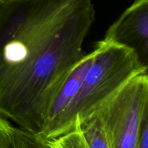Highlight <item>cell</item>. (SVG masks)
Returning a JSON list of instances; mask_svg holds the SVG:
<instances>
[{"label":"cell","mask_w":148,"mask_h":148,"mask_svg":"<svg viewBox=\"0 0 148 148\" xmlns=\"http://www.w3.org/2000/svg\"><path fill=\"white\" fill-rule=\"evenodd\" d=\"M93 0L0 1V116L40 135L51 101L85 54Z\"/></svg>","instance_id":"6da1fadb"},{"label":"cell","mask_w":148,"mask_h":148,"mask_svg":"<svg viewBox=\"0 0 148 148\" xmlns=\"http://www.w3.org/2000/svg\"><path fill=\"white\" fill-rule=\"evenodd\" d=\"M93 51V62L80 89L59 119L50 140L75 130L132 78L147 71L134 51L125 46L101 40Z\"/></svg>","instance_id":"7a4b0ae2"},{"label":"cell","mask_w":148,"mask_h":148,"mask_svg":"<svg viewBox=\"0 0 148 148\" xmlns=\"http://www.w3.org/2000/svg\"><path fill=\"white\" fill-rule=\"evenodd\" d=\"M147 114L148 72L145 71L132 78L92 116L101 121L110 148H135Z\"/></svg>","instance_id":"3957f363"},{"label":"cell","mask_w":148,"mask_h":148,"mask_svg":"<svg viewBox=\"0 0 148 148\" xmlns=\"http://www.w3.org/2000/svg\"><path fill=\"white\" fill-rule=\"evenodd\" d=\"M103 40L133 50L148 68V0H135L110 25Z\"/></svg>","instance_id":"277c9868"},{"label":"cell","mask_w":148,"mask_h":148,"mask_svg":"<svg viewBox=\"0 0 148 148\" xmlns=\"http://www.w3.org/2000/svg\"><path fill=\"white\" fill-rule=\"evenodd\" d=\"M94 51L85 53L83 57L72 67L62 82L57 92L51 101L45 117L44 125L39 138L47 142L64 113L70 106L80 89L85 75L94 59Z\"/></svg>","instance_id":"5b68a950"},{"label":"cell","mask_w":148,"mask_h":148,"mask_svg":"<svg viewBox=\"0 0 148 148\" xmlns=\"http://www.w3.org/2000/svg\"><path fill=\"white\" fill-rule=\"evenodd\" d=\"M46 143L51 148H110L102 124L95 115L75 130Z\"/></svg>","instance_id":"8992f818"},{"label":"cell","mask_w":148,"mask_h":148,"mask_svg":"<svg viewBox=\"0 0 148 148\" xmlns=\"http://www.w3.org/2000/svg\"><path fill=\"white\" fill-rule=\"evenodd\" d=\"M8 148H51L47 143L33 133L12 126Z\"/></svg>","instance_id":"52a82bcc"},{"label":"cell","mask_w":148,"mask_h":148,"mask_svg":"<svg viewBox=\"0 0 148 148\" xmlns=\"http://www.w3.org/2000/svg\"><path fill=\"white\" fill-rule=\"evenodd\" d=\"M12 126L9 120L0 116V148H8Z\"/></svg>","instance_id":"ba28073f"},{"label":"cell","mask_w":148,"mask_h":148,"mask_svg":"<svg viewBox=\"0 0 148 148\" xmlns=\"http://www.w3.org/2000/svg\"><path fill=\"white\" fill-rule=\"evenodd\" d=\"M135 148H148V114L145 116L143 119Z\"/></svg>","instance_id":"9c48e42d"},{"label":"cell","mask_w":148,"mask_h":148,"mask_svg":"<svg viewBox=\"0 0 148 148\" xmlns=\"http://www.w3.org/2000/svg\"><path fill=\"white\" fill-rule=\"evenodd\" d=\"M1 1V0H0V1Z\"/></svg>","instance_id":"30bf717a"}]
</instances>
